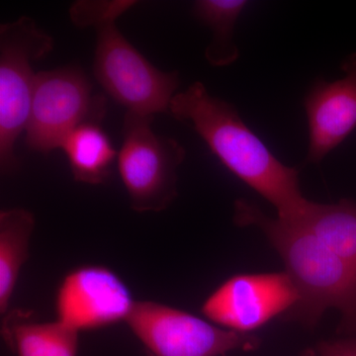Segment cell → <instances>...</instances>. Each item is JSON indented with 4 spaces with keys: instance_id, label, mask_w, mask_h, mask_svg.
<instances>
[{
    "instance_id": "ba28073f",
    "label": "cell",
    "mask_w": 356,
    "mask_h": 356,
    "mask_svg": "<svg viewBox=\"0 0 356 356\" xmlns=\"http://www.w3.org/2000/svg\"><path fill=\"white\" fill-rule=\"evenodd\" d=\"M286 273H241L214 290L201 307L204 317L228 331L250 334L273 318L286 317L298 303Z\"/></svg>"
},
{
    "instance_id": "4fadbf2b",
    "label": "cell",
    "mask_w": 356,
    "mask_h": 356,
    "mask_svg": "<svg viewBox=\"0 0 356 356\" xmlns=\"http://www.w3.org/2000/svg\"><path fill=\"white\" fill-rule=\"evenodd\" d=\"M288 221L301 222L332 252L356 268L355 202L348 199L332 204L309 200L303 209Z\"/></svg>"
},
{
    "instance_id": "9a60e30c",
    "label": "cell",
    "mask_w": 356,
    "mask_h": 356,
    "mask_svg": "<svg viewBox=\"0 0 356 356\" xmlns=\"http://www.w3.org/2000/svg\"><path fill=\"white\" fill-rule=\"evenodd\" d=\"M248 2L245 0H198L194 3L196 19L213 32L205 51L207 62L214 67L234 64L240 56L235 43V28Z\"/></svg>"
},
{
    "instance_id": "30bf717a",
    "label": "cell",
    "mask_w": 356,
    "mask_h": 356,
    "mask_svg": "<svg viewBox=\"0 0 356 356\" xmlns=\"http://www.w3.org/2000/svg\"><path fill=\"white\" fill-rule=\"evenodd\" d=\"M344 76L318 79L304 99L309 126L307 161L318 163L356 128V53L344 60Z\"/></svg>"
},
{
    "instance_id": "8fae6325",
    "label": "cell",
    "mask_w": 356,
    "mask_h": 356,
    "mask_svg": "<svg viewBox=\"0 0 356 356\" xmlns=\"http://www.w3.org/2000/svg\"><path fill=\"white\" fill-rule=\"evenodd\" d=\"M1 334L15 356H77L79 332L58 322H40L30 312L6 314Z\"/></svg>"
},
{
    "instance_id": "6da1fadb",
    "label": "cell",
    "mask_w": 356,
    "mask_h": 356,
    "mask_svg": "<svg viewBox=\"0 0 356 356\" xmlns=\"http://www.w3.org/2000/svg\"><path fill=\"white\" fill-rule=\"evenodd\" d=\"M168 112L191 126L220 163L268 201L280 219L296 216L308 202L299 170L281 163L235 107L211 95L203 83L196 81L173 96Z\"/></svg>"
},
{
    "instance_id": "9c48e42d",
    "label": "cell",
    "mask_w": 356,
    "mask_h": 356,
    "mask_svg": "<svg viewBox=\"0 0 356 356\" xmlns=\"http://www.w3.org/2000/svg\"><path fill=\"white\" fill-rule=\"evenodd\" d=\"M136 302L125 282L108 267L79 266L58 288L56 320L79 334L103 329L126 323Z\"/></svg>"
},
{
    "instance_id": "3957f363",
    "label": "cell",
    "mask_w": 356,
    "mask_h": 356,
    "mask_svg": "<svg viewBox=\"0 0 356 356\" xmlns=\"http://www.w3.org/2000/svg\"><path fill=\"white\" fill-rule=\"evenodd\" d=\"M137 3L134 0H79L70 6L69 14L76 27L95 29L93 72L105 92L128 112L156 116L170 110L179 74L152 65L117 27V19Z\"/></svg>"
},
{
    "instance_id": "5bb4252c",
    "label": "cell",
    "mask_w": 356,
    "mask_h": 356,
    "mask_svg": "<svg viewBox=\"0 0 356 356\" xmlns=\"http://www.w3.org/2000/svg\"><path fill=\"white\" fill-rule=\"evenodd\" d=\"M35 217L23 208L0 212V313L6 315L22 267L29 259Z\"/></svg>"
},
{
    "instance_id": "5b68a950",
    "label": "cell",
    "mask_w": 356,
    "mask_h": 356,
    "mask_svg": "<svg viewBox=\"0 0 356 356\" xmlns=\"http://www.w3.org/2000/svg\"><path fill=\"white\" fill-rule=\"evenodd\" d=\"M154 116L126 112L119 151V175L131 207L138 213L161 212L177 197V170L186 151L173 138L154 133Z\"/></svg>"
},
{
    "instance_id": "2e32d148",
    "label": "cell",
    "mask_w": 356,
    "mask_h": 356,
    "mask_svg": "<svg viewBox=\"0 0 356 356\" xmlns=\"http://www.w3.org/2000/svg\"><path fill=\"white\" fill-rule=\"evenodd\" d=\"M302 356H356V334L320 341Z\"/></svg>"
},
{
    "instance_id": "7c38bea8",
    "label": "cell",
    "mask_w": 356,
    "mask_h": 356,
    "mask_svg": "<svg viewBox=\"0 0 356 356\" xmlns=\"http://www.w3.org/2000/svg\"><path fill=\"white\" fill-rule=\"evenodd\" d=\"M60 149L67 156L74 179L81 184H105L118 161L119 152L99 122H86L74 129Z\"/></svg>"
},
{
    "instance_id": "52a82bcc",
    "label": "cell",
    "mask_w": 356,
    "mask_h": 356,
    "mask_svg": "<svg viewBox=\"0 0 356 356\" xmlns=\"http://www.w3.org/2000/svg\"><path fill=\"white\" fill-rule=\"evenodd\" d=\"M152 356H227L257 350L259 339L228 331L207 318L156 301H137L126 321Z\"/></svg>"
},
{
    "instance_id": "8992f818",
    "label": "cell",
    "mask_w": 356,
    "mask_h": 356,
    "mask_svg": "<svg viewBox=\"0 0 356 356\" xmlns=\"http://www.w3.org/2000/svg\"><path fill=\"white\" fill-rule=\"evenodd\" d=\"M106 97L93 95L79 67H58L36 74L26 126V146L44 154L60 149L65 138L86 122L102 123Z\"/></svg>"
},
{
    "instance_id": "7a4b0ae2",
    "label": "cell",
    "mask_w": 356,
    "mask_h": 356,
    "mask_svg": "<svg viewBox=\"0 0 356 356\" xmlns=\"http://www.w3.org/2000/svg\"><path fill=\"white\" fill-rule=\"evenodd\" d=\"M235 222L261 229L280 254L298 293V303L285 317L306 327L320 322L325 311L341 314L339 336L356 334V268L301 222L273 218L245 199L235 202Z\"/></svg>"
},
{
    "instance_id": "277c9868",
    "label": "cell",
    "mask_w": 356,
    "mask_h": 356,
    "mask_svg": "<svg viewBox=\"0 0 356 356\" xmlns=\"http://www.w3.org/2000/svg\"><path fill=\"white\" fill-rule=\"evenodd\" d=\"M53 37L34 19L0 26V170L2 175L18 168L15 145L25 132L31 109L36 74L33 64L53 51Z\"/></svg>"
}]
</instances>
